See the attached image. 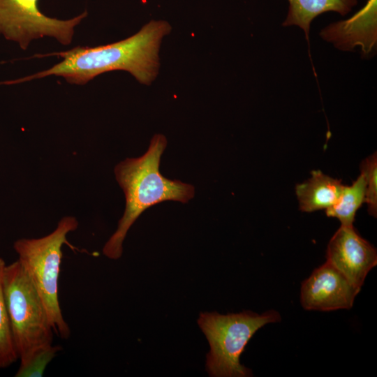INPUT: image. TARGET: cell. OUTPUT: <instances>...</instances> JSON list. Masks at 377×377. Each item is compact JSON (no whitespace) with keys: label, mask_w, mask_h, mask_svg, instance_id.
Instances as JSON below:
<instances>
[{"label":"cell","mask_w":377,"mask_h":377,"mask_svg":"<svg viewBox=\"0 0 377 377\" xmlns=\"http://www.w3.org/2000/svg\"><path fill=\"white\" fill-rule=\"evenodd\" d=\"M289 10L283 26L297 25L302 28L309 41L311 21L327 11H335L342 16L349 13L357 0H288Z\"/></svg>","instance_id":"cell-10"},{"label":"cell","mask_w":377,"mask_h":377,"mask_svg":"<svg viewBox=\"0 0 377 377\" xmlns=\"http://www.w3.org/2000/svg\"><path fill=\"white\" fill-rule=\"evenodd\" d=\"M73 216H64L50 234L40 238H22L14 242L18 260L36 288L45 306L54 334L62 339L71 336L59 300V279L62 246L67 235L77 229Z\"/></svg>","instance_id":"cell-3"},{"label":"cell","mask_w":377,"mask_h":377,"mask_svg":"<svg viewBox=\"0 0 377 377\" xmlns=\"http://www.w3.org/2000/svg\"><path fill=\"white\" fill-rule=\"evenodd\" d=\"M311 174L309 179L295 186L300 209L305 212L326 210L337 201L343 184L341 179L330 177L320 170Z\"/></svg>","instance_id":"cell-9"},{"label":"cell","mask_w":377,"mask_h":377,"mask_svg":"<svg viewBox=\"0 0 377 377\" xmlns=\"http://www.w3.org/2000/svg\"><path fill=\"white\" fill-rule=\"evenodd\" d=\"M171 30L167 21L152 20L135 34L113 43L96 47L77 46L64 52L35 54L31 58L57 56L62 60L47 70L2 84L20 83L55 75L63 77L71 84H84L102 73L124 71L140 83L150 85L158 74L161 44Z\"/></svg>","instance_id":"cell-1"},{"label":"cell","mask_w":377,"mask_h":377,"mask_svg":"<svg viewBox=\"0 0 377 377\" xmlns=\"http://www.w3.org/2000/svg\"><path fill=\"white\" fill-rule=\"evenodd\" d=\"M280 320V314L274 310L261 314L250 311L226 315L217 312L200 313L198 324L210 347L205 364L209 376H251V370L240 364L241 354L260 327Z\"/></svg>","instance_id":"cell-4"},{"label":"cell","mask_w":377,"mask_h":377,"mask_svg":"<svg viewBox=\"0 0 377 377\" xmlns=\"http://www.w3.org/2000/svg\"><path fill=\"white\" fill-rule=\"evenodd\" d=\"M166 147L165 136L156 134L143 155L126 158L114 167L115 179L124 191L126 207L116 231L103 248V253L108 258H121L128 231L147 209L164 201L186 203L194 197L193 185L161 175L160 161Z\"/></svg>","instance_id":"cell-2"},{"label":"cell","mask_w":377,"mask_h":377,"mask_svg":"<svg viewBox=\"0 0 377 377\" xmlns=\"http://www.w3.org/2000/svg\"><path fill=\"white\" fill-rule=\"evenodd\" d=\"M365 191L366 176L361 171L350 186L343 185L337 201L326 209V215L338 219L341 225H353L357 209L364 202Z\"/></svg>","instance_id":"cell-11"},{"label":"cell","mask_w":377,"mask_h":377,"mask_svg":"<svg viewBox=\"0 0 377 377\" xmlns=\"http://www.w3.org/2000/svg\"><path fill=\"white\" fill-rule=\"evenodd\" d=\"M3 289L14 346L20 362L53 344L45 306L19 260L5 266Z\"/></svg>","instance_id":"cell-5"},{"label":"cell","mask_w":377,"mask_h":377,"mask_svg":"<svg viewBox=\"0 0 377 377\" xmlns=\"http://www.w3.org/2000/svg\"><path fill=\"white\" fill-rule=\"evenodd\" d=\"M326 258V262L361 288L377 264V251L353 225H341L328 243Z\"/></svg>","instance_id":"cell-8"},{"label":"cell","mask_w":377,"mask_h":377,"mask_svg":"<svg viewBox=\"0 0 377 377\" xmlns=\"http://www.w3.org/2000/svg\"><path fill=\"white\" fill-rule=\"evenodd\" d=\"M360 170L366 176L364 202L367 204L369 214L377 216V155L376 152L367 157L360 165Z\"/></svg>","instance_id":"cell-14"},{"label":"cell","mask_w":377,"mask_h":377,"mask_svg":"<svg viewBox=\"0 0 377 377\" xmlns=\"http://www.w3.org/2000/svg\"><path fill=\"white\" fill-rule=\"evenodd\" d=\"M360 289L326 262L302 283L301 304L306 310L348 309L353 306Z\"/></svg>","instance_id":"cell-7"},{"label":"cell","mask_w":377,"mask_h":377,"mask_svg":"<svg viewBox=\"0 0 377 377\" xmlns=\"http://www.w3.org/2000/svg\"><path fill=\"white\" fill-rule=\"evenodd\" d=\"M5 261L0 258V369L15 363L17 355L12 337L10 320L3 289Z\"/></svg>","instance_id":"cell-12"},{"label":"cell","mask_w":377,"mask_h":377,"mask_svg":"<svg viewBox=\"0 0 377 377\" xmlns=\"http://www.w3.org/2000/svg\"><path fill=\"white\" fill-rule=\"evenodd\" d=\"M60 346L53 344L36 352L27 360L20 362L15 377L43 376L47 364L61 350Z\"/></svg>","instance_id":"cell-13"},{"label":"cell","mask_w":377,"mask_h":377,"mask_svg":"<svg viewBox=\"0 0 377 377\" xmlns=\"http://www.w3.org/2000/svg\"><path fill=\"white\" fill-rule=\"evenodd\" d=\"M38 4V0H0V36L17 43L22 50L33 40L45 36L69 45L74 28L87 16V11L62 20L46 16Z\"/></svg>","instance_id":"cell-6"}]
</instances>
